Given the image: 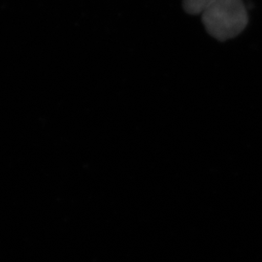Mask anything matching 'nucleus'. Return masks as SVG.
Returning a JSON list of instances; mask_svg holds the SVG:
<instances>
[{"label":"nucleus","mask_w":262,"mask_h":262,"mask_svg":"<svg viewBox=\"0 0 262 262\" xmlns=\"http://www.w3.org/2000/svg\"><path fill=\"white\" fill-rule=\"evenodd\" d=\"M201 19L207 32L221 42L238 36L249 24L243 0H216Z\"/></svg>","instance_id":"f257e3e1"},{"label":"nucleus","mask_w":262,"mask_h":262,"mask_svg":"<svg viewBox=\"0 0 262 262\" xmlns=\"http://www.w3.org/2000/svg\"><path fill=\"white\" fill-rule=\"evenodd\" d=\"M216 0H183V8L189 15H202Z\"/></svg>","instance_id":"f03ea898"}]
</instances>
